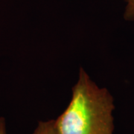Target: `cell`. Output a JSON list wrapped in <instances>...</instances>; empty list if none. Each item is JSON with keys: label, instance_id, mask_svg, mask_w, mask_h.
<instances>
[{"label": "cell", "instance_id": "obj_1", "mask_svg": "<svg viewBox=\"0 0 134 134\" xmlns=\"http://www.w3.org/2000/svg\"><path fill=\"white\" fill-rule=\"evenodd\" d=\"M114 99L81 68L71 100L54 120L58 134H114Z\"/></svg>", "mask_w": 134, "mask_h": 134}, {"label": "cell", "instance_id": "obj_2", "mask_svg": "<svg viewBox=\"0 0 134 134\" xmlns=\"http://www.w3.org/2000/svg\"><path fill=\"white\" fill-rule=\"evenodd\" d=\"M32 134H58L55 129L54 120L40 121Z\"/></svg>", "mask_w": 134, "mask_h": 134}, {"label": "cell", "instance_id": "obj_3", "mask_svg": "<svg viewBox=\"0 0 134 134\" xmlns=\"http://www.w3.org/2000/svg\"><path fill=\"white\" fill-rule=\"evenodd\" d=\"M125 3L124 18L127 21H134V0H124Z\"/></svg>", "mask_w": 134, "mask_h": 134}, {"label": "cell", "instance_id": "obj_4", "mask_svg": "<svg viewBox=\"0 0 134 134\" xmlns=\"http://www.w3.org/2000/svg\"><path fill=\"white\" fill-rule=\"evenodd\" d=\"M0 134H6L5 121L2 117H0Z\"/></svg>", "mask_w": 134, "mask_h": 134}]
</instances>
